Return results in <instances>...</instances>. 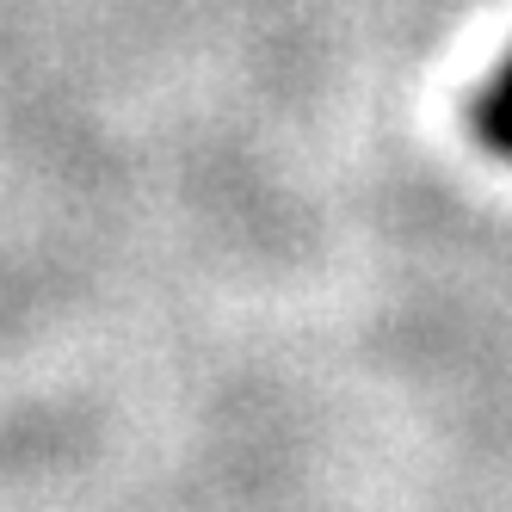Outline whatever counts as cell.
<instances>
[{
	"label": "cell",
	"instance_id": "1",
	"mask_svg": "<svg viewBox=\"0 0 512 512\" xmlns=\"http://www.w3.org/2000/svg\"><path fill=\"white\" fill-rule=\"evenodd\" d=\"M469 124H475V136H482V149H488V155L512 161V56L494 68V81L475 93Z\"/></svg>",
	"mask_w": 512,
	"mask_h": 512
}]
</instances>
